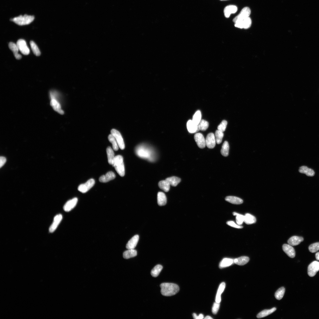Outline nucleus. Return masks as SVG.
I'll list each match as a JSON object with an SVG mask.
<instances>
[{
    "mask_svg": "<svg viewBox=\"0 0 319 319\" xmlns=\"http://www.w3.org/2000/svg\"><path fill=\"white\" fill-rule=\"evenodd\" d=\"M161 292L162 295L171 296L177 294L179 290V287L176 284L173 283H164L161 284Z\"/></svg>",
    "mask_w": 319,
    "mask_h": 319,
    "instance_id": "nucleus-1",
    "label": "nucleus"
},
{
    "mask_svg": "<svg viewBox=\"0 0 319 319\" xmlns=\"http://www.w3.org/2000/svg\"><path fill=\"white\" fill-rule=\"evenodd\" d=\"M112 166L120 176L123 177L125 176V167L122 156L118 155L115 156Z\"/></svg>",
    "mask_w": 319,
    "mask_h": 319,
    "instance_id": "nucleus-2",
    "label": "nucleus"
},
{
    "mask_svg": "<svg viewBox=\"0 0 319 319\" xmlns=\"http://www.w3.org/2000/svg\"><path fill=\"white\" fill-rule=\"evenodd\" d=\"M57 93L55 91H51L50 92V97L51 99L50 105L55 111L60 114L63 115L64 112L61 109L59 102L57 99Z\"/></svg>",
    "mask_w": 319,
    "mask_h": 319,
    "instance_id": "nucleus-3",
    "label": "nucleus"
},
{
    "mask_svg": "<svg viewBox=\"0 0 319 319\" xmlns=\"http://www.w3.org/2000/svg\"><path fill=\"white\" fill-rule=\"evenodd\" d=\"M34 19L35 17L33 16L25 15L15 17L12 19V21L19 25L23 26L30 24Z\"/></svg>",
    "mask_w": 319,
    "mask_h": 319,
    "instance_id": "nucleus-4",
    "label": "nucleus"
},
{
    "mask_svg": "<svg viewBox=\"0 0 319 319\" xmlns=\"http://www.w3.org/2000/svg\"><path fill=\"white\" fill-rule=\"evenodd\" d=\"M251 13L250 9L248 7H245L242 9L239 15L233 19V22L235 23L243 21L249 17Z\"/></svg>",
    "mask_w": 319,
    "mask_h": 319,
    "instance_id": "nucleus-5",
    "label": "nucleus"
},
{
    "mask_svg": "<svg viewBox=\"0 0 319 319\" xmlns=\"http://www.w3.org/2000/svg\"><path fill=\"white\" fill-rule=\"evenodd\" d=\"M95 181L93 179L89 180L86 183L81 184L78 188V190L83 193L88 192L94 185Z\"/></svg>",
    "mask_w": 319,
    "mask_h": 319,
    "instance_id": "nucleus-6",
    "label": "nucleus"
},
{
    "mask_svg": "<svg viewBox=\"0 0 319 319\" xmlns=\"http://www.w3.org/2000/svg\"><path fill=\"white\" fill-rule=\"evenodd\" d=\"M111 134L115 138L120 149L122 150L124 149L125 148V143L120 132L115 129H113L111 130Z\"/></svg>",
    "mask_w": 319,
    "mask_h": 319,
    "instance_id": "nucleus-7",
    "label": "nucleus"
},
{
    "mask_svg": "<svg viewBox=\"0 0 319 319\" xmlns=\"http://www.w3.org/2000/svg\"><path fill=\"white\" fill-rule=\"evenodd\" d=\"M17 45L19 50L24 55H27L30 53V50L28 47L26 41L20 39L17 42Z\"/></svg>",
    "mask_w": 319,
    "mask_h": 319,
    "instance_id": "nucleus-8",
    "label": "nucleus"
},
{
    "mask_svg": "<svg viewBox=\"0 0 319 319\" xmlns=\"http://www.w3.org/2000/svg\"><path fill=\"white\" fill-rule=\"evenodd\" d=\"M319 271V262L315 261L312 262L308 266L307 273L310 277H313Z\"/></svg>",
    "mask_w": 319,
    "mask_h": 319,
    "instance_id": "nucleus-9",
    "label": "nucleus"
},
{
    "mask_svg": "<svg viewBox=\"0 0 319 319\" xmlns=\"http://www.w3.org/2000/svg\"><path fill=\"white\" fill-rule=\"evenodd\" d=\"M252 22L250 18L248 17L243 21L235 23V26L240 29H248L250 27Z\"/></svg>",
    "mask_w": 319,
    "mask_h": 319,
    "instance_id": "nucleus-10",
    "label": "nucleus"
},
{
    "mask_svg": "<svg viewBox=\"0 0 319 319\" xmlns=\"http://www.w3.org/2000/svg\"><path fill=\"white\" fill-rule=\"evenodd\" d=\"M216 142L214 134L212 133L208 134L205 140L206 145L207 147L210 149L213 148L215 146Z\"/></svg>",
    "mask_w": 319,
    "mask_h": 319,
    "instance_id": "nucleus-11",
    "label": "nucleus"
},
{
    "mask_svg": "<svg viewBox=\"0 0 319 319\" xmlns=\"http://www.w3.org/2000/svg\"><path fill=\"white\" fill-rule=\"evenodd\" d=\"M194 139L198 147L200 148H204L206 145L205 140L201 133H197L194 136Z\"/></svg>",
    "mask_w": 319,
    "mask_h": 319,
    "instance_id": "nucleus-12",
    "label": "nucleus"
},
{
    "mask_svg": "<svg viewBox=\"0 0 319 319\" xmlns=\"http://www.w3.org/2000/svg\"><path fill=\"white\" fill-rule=\"evenodd\" d=\"M78 202V199L75 197L68 201L64 206V210L68 212L73 209L76 206Z\"/></svg>",
    "mask_w": 319,
    "mask_h": 319,
    "instance_id": "nucleus-13",
    "label": "nucleus"
},
{
    "mask_svg": "<svg viewBox=\"0 0 319 319\" xmlns=\"http://www.w3.org/2000/svg\"><path fill=\"white\" fill-rule=\"evenodd\" d=\"M282 249L283 251L289 257L293 258L295 257V250L292 246L289 244H284L282 246Z\"/></svg>",
    "mask_w": 319,
    "mask_h": 319,
    "instance_id": "nucleus-14",
    "label": "nucleus"
},
{
    "mask_svg": "<svg viewBox=\"0 0 319 319\" xmlns=\"http://www.w3.org/2000/svg\"><path fill=\"white\" fill-rule=\"evenodd\" d=\"M62 219L63 216L61 214L57 215L55 217L53 223L49 229V231L50 233H53L55 231Z\"/></svg>",
    "mask_w": 319,
    "mask_h": 319,
    "instance_id": "nucleus-15",
    "label": "nucleus"
},
{
    "mask_svg": "<svg viewBox=\"0 0 319 319\" xmlns=\"http://www.w3.org/2000/svg\"><path fill=\"white\" fill-rule=\"evenodd\" d=\"M115 177V175L113 172L109 171L105 175L101 176L99 179V181L101 182L106 183L114 179Z\"/></svg>",
    "mask_w": 319,
    "mask_h": 319,
    "instance_id": "nucleus-16",
    "label": "nucleus"
},
{
    "mask_svg": "<svg viewBox=\"0 0 319 319\" xmlns=\"http://www.w3.org/2000/svg\"><path fill=\"white\" fill-rule=\"evenodd\" d=\"M187 127L189 132L191 133L197 132L200 130L198 125L191 120L188 121L187 123Z\"/></svg>",
    "mask_w": 319,
    "mask_h": 319,
    "instance_id": "nucleus-17",
    "label": "nucleus"
},
{
    "mask_svg": "<svg viewBox=\"0 0 319 319\" xmlns=\"http://www.w3.org/2000/svg\"><path fill=\"white\" fill-rule=\"evenodd\" d=\"M238 10L237 7L235 6L230 5L225 7L224 13L225 17L229 18L231 14L235 13Z\"/></svg>",
    "mask_w": 319,
    "mask_h": 319,
    "instance_id": "nucleus-18",
    "label": "nucleus"
},
{
    "mask_svg": "<svg viewBox=\"0 0 319 319\" xmlns=\"http://www.w3.org/2000/svg\"><path fill=\"white\" fill-rule=\"evenodd\" d=\"M139 236L136 235L132 237L126 245V247L128 249H134L136 247L139 240Z\"/></svg>",
    "mask_w": 319,
    "mask_h": 319,
    "instance_id": "nucleus-19",
    "label": "nucleus"
},
{
    "mask_svg": "<svg viewBox=\"0 0 319 319\" xmlns=\"http://www.w3.org/2000/svg\"><path fill=\"white\" fill-rule=\"evenodd\" d=\"M303 240V238L302 237L294 236L290 238L287 242L289 245L292 246H296L300 244Z\"/></svg>",
    "mask_w": 319,
    "mask_h": 319,
    "instance_id": "nucleus-20",
    "label": "nucleus"
},
{
    "mask_svg": "<svg viewBox=\"0 0 319 319\" xmlns=\"http://www.w3.org/2000/svg\"><path fill=\"white\" fill-rule=\"evenodd\" d=\"M9 47L13 52L17 59L20 60L22 58V55L18 53L19 50L17 44L13 42H11L9 44Z\"/></svg>",
    "mask_w": 319,
    "mask_h": 319,
    "instance_id": "nucleus-21",
    "label": "nucleus"
},
{
    "mask_svg": "<svg viewBox=\"0 0 319 319\" xmlns=\"http://www.w3.org/2000/svg\"><path fill=\"white\" fill-rule=\"evenodd\" d=\"M157 202L160 206L165 205L167 203V198L165 194L161 192H159L157 195Z\"/></svg>",
    "mask_w": 319,
    "mask_h": 319,
    "instance_id": "nucleus-22",
    "label": "nucleus"
},
{
    "mask_svg": "<svg viewBox=\"0 0 319 319\" xmlns=\"http://www.w3.org/2000/svg\"><path fill=\"white\" fill-rule=\"evenodd\" d=\"M225 200L231 204L235 205H240L243 202V200L237 197L233 196H229L226 197Z\"/></svg>",
    "mask_w": 319,
    "mask_h": 319,
    "instance_id": "nucleus-23",
    "label": "nucleus"
},
{
    "mask_svg": "<svg viewBox=\"0 0 319 319\" xmlns=\"http://www.w3.org/2000/svg\"><path fill=\"white\" fill-rule=\"evenodd\" d=\"M234 263V259H232L225 258L220 262L219 265L220 269H223L229 266Z\"/></svg>",
    "mask_w": 319,
    "mask_h": 319,
    "instance_id": "nucleus-24",
    "label": "nucleus"
},
{
    "mask_svg": "<svg viewBox=\"0 0 319 319\" xmlns=\"http://www.w3.org/2000/svg\"><path fill=\"white\" fill-rule=\"evenodd\" d=\"M225 287V284L224 282H222L219 285L216 297V302L220 303L221 302V295L224 291Z\"/></svg>",
    "mask_w": 319,
    "mask_h": 319,
    "instance_id": "nucleus-25",
    "label": "nucleus"
},
{
    "mask_svg": "<svg viewBox=\"0 0 319 319\" xmlns=\"http://www.w3.org/2000/svg\"><path fill=\"white\" fill-rule=\"evenodd\" d=\"M299 171L301 173L305 174L307 176H313L315 175V172L311 169L306 166H302L299 168Z\"/></svg>",
    "mask_w": 319,
    "mask_h": 319,
    "instance_id": "nucleus-26",
    "label": "nucleus"
},
{
    "mask_svg": "<svg viewBox=\"0 0 319 319\" xmlns=\"http://www.w3.org/2000/svg\"><path fill=\"white\" fill-rule=\"evenodd\" d=\"M249 260L248 257L242 256L234 259L235 264L240 266H243L247 263Z\"/></svg>",
    "mask_w": 319,
    "mask_h": 319,
    "instance_id": "nucleus-27",
    "label": "nucleus"
},
{
    "mask_svg": "<svg viewBox=\"0 0 319 319\" xmlns=\"http://www.w3.org/2000/svg\"><path fill=\"white\" fill-rule=\"evenodd\" d=\"M137 150V154L140 157L145 158H149L150 156V152L148 150L143 148H139Z\"/></svg>",
    "mask_w": 319,
    "mask_h": 319,
    "instance_id": "nucleus-28",
    "label": "nucleus"
},
{
    "mask_svg": "<svg viewBox=\"0 0 319 319\" xmlns=\"http://www.w3.org/2000/svg\"><path fill=\"white\" fill-rule=\"evenodd\" d=\"M137 254V251L135 249H128L124 252L123 256L125 259H128L136 256Z\"/></svg>",
    "mask_w": 319,
    "mask_h": 319,
    "instance_id": "nucleus-29",
    "label": "nucleus"
},
{
    "mask_svg": "<svg viewBox=\"0 0 319 319\" xmlns=\"http://www.w3.org/2000/svg\"><path fill=\"white\" fill-rule=\"evenodd\" d=\"M276 310V308L274 307L270 309L263 310L258 314L257 318H259L264 317L271 314Z\"/></svg>",
    "mask_w": 319,
    "mask_h": 319,
    "instance_id": "nucleus-30",
    "label": "nucleus"
},
{
    "mask_svg": "<svg viewBox=\"0 0 319 319\" xmlns=\"http://www.w3.org/2000/svg\"><path fill=\"white\" fill-rule=\"evenodd\" d=\"M107 153L108 163L112 165L115 157L114 152L111 147H108L107 149Z\"/></svg>",
    "mask_w": 319,
    "mask_h": 319,
    "instance_id": "nucleus-31",
    "label": "nucleus"
},
{
    "mask_svg": "<svg viewBox=\"0 0 319 319\" xmlns=\"http://www.w3.org/2000/svg\"><path fill=\"white\" fill-rule=\"evenodd\" d=\"M256 219L253 215L246 213L244 215V222L247 225H250L256 223Z\"/></svg>",
    "mask_w": 319,
    "mask_h": 319,
    "instance_id": "nucleus-32",
    "label": "nucleus"
},
{
    "mask_svg": "<svg viewBox=\"0 0 319 319\" xmlns=\"http://www.w3.org/2000/svg\"><path fill=\"white\" fill-rule=\"evenodd\" d=\"M170 185L166 180L160 181L158 183L159 188L166 192H168L170 189Z\"/></svg>",
    "mask_w": 319,
    "mask_h": 319,
    "instance_id": "nucleus-33",
    "label": "nucleus"
},
{
    "mask_svg": "<svg viewBox=\"0 0 319 319\" xmlns=\"http://www.w3.org/2000/svg\"><path fill=\"white\" fill-rule=\"evenodd\" d=\"M170 184V185L176 187L180 182L181 179L176 176H172L167 178L166 179Z\"/></svg>",
    "mask_w": 319,
    "mask_h": 319,
    "instance_id": "nucleus-34",
    "label": "nucleus"
},
{
    "mask_svg": "<svg viewBox=\"0 0 319 319\" xmlns=\"http://www.w3.org/2000/svg\"><path fill=\"white\" fill-rule=\"evenodd\" d=\"M229 146L228 142L225 141L224 143L221 150V153L222 155L224 157H227L229 155Z\"/></svg>",
    "mask_w": 319,
    "mask_h": 319,
    "instance_id": "nucleus-35",
    "label": "nucleus"
},
{
    "mask_svg": "<svg viewBox=\"0 0 319 319\" xmlns=\"http://www.w3.org/2000/svg\"><path fill=\"white\" fill-rule=\"evenodd\" d=\"M163 268V266L161 265H156L151 270V275L153 277H157L159 275Z\"/></svg>",
    "mask_w": 319,
    "mask_h": 319,
    "instance_id": "nucleus-36",
    "label": "nucleus"
},
{
    "mask_svg": "<svg viewBox=\"0 0 319 319\" xmlns=\"http://www.w3.org/2000/svg\"><path fill=\"white\" fill-rule=\"evenodd\" d=\"M108 138L109 141L112 144L113 150L115 151L118 150L119 146L115 137L111 134L109 135Z\"/></svg>",
    "mask_w": 319,
    "mask_h": 319,
    "instance_id": "nucleus-37",
    "label": "nucleus"
},
{
    "mask_svg": "<svg viewBox=\"0 0 319 319\" xmlns=\"http://www.w3.org/2000/svg\"><path fill=\"white\" fill-rule=\"evenodd\" d=\"M285 292V289L284 287L279 288L275 292V297L278 300H281L283 297Z\"/></svg>",
    "mask_w": 319,
    "mask_h": 319,
    "instance_id": "nucleus-38",
    "label": "nucleus"
},
{
    "mask_svg": "<svg viewBox=\"0 0 319 319\" xmlns=\"http://www.w3.org/2000/svg\"><path fill=\"white\" fill-rule=\"evenodd\" d=\"M30 45L32 50L34 54L37 56H40L41 52L36 44L33 41H31Z\"/></svg>",
    "mask_w": 319,
    "mask_h": 319,
    "instance_id": "nucleus-39",
    "label": "nucleus"
},
{
    "mask_svg": "<svg viewBox=\"0 0 319 319\" xmlns=\"http://www.w3.org/2000/svg\"><path fill=\"white\" fill-rule=\"evenodd\" d=\"M215 136L217 144H219L221 143L224 136L223 132L218 130H217L215 132Z\"/></svg>",
    "mask_w": 319,
    "mask_h": 319,
    "instance_id": "nucleus-40",
    "label": "nucleus"
},
{
    "mask_svg": "<svg viewBox=\"0 0 319 319\" xmlns=\"http://www.w3.org/2000/svg\"><path fill=\"white\" fill-rule=\"evenodd\" d=\"M201 112L200 111L198 110L194 115L192 120L195 124L198 125L201 120Z\"/></svg>",
    "mask_w": 319,
    "mask_h": 319,
    "instance_id": "nucleus-41",
    "label": "nucleus"
},
{
    "mask_svg": "<svg viewBox=\"0 0 319 319\" xmlns=\"http://www.w3.org/2000/svg\"><path fill=\"white\" fill-rule=\"evenodd\" d=\"M198 125L200 130L205 131L208 128L209 124L207 121L204 120H202Z\"/></svg>",
    "mask_w": 319,
    "mask_h": 319,
    "instance_id": "nucleus-42",
    "label": "nucleus"
},
{
    "mask_svg": "<svg viewBox=\"0 0 319 319\" xmlns=\"http://www.w3.org/2000/svg\"><path fill=\"white\" fill-rule=\"evenodd\" d=\"M233 215L236 216V220L237 224L241 225L244 222V216L236 212H233Z\"/></svg>",
    "mask_w": 319,
    "mask_h": 319,
    "instance_id": "nucleus-43",
    "label": "nucleus"
},
{
    "mask_svg": "<svg viewBox=\"0 0 319 319\" xmlns=\"http://www.w3.org/2000/svg\"><path fill=\"white\" fill-rule=\"evenodd\" d=\"M309 249L310 252L312 253H315L319 250V242H317L311 244L309 247Z\"/></svg>",
    "mask_w": 319,
    "mask_h": 319,
    "instance_id": "nucleus-44",
    "label": "nucleus"
},
{
    "mask_svg": "<svg viewBox=\"0 0 319 319\" xmlns=\"http://www.w3.org/2000/svg\"><path fill=\"white\" fill-rule=\"evenodd\" d=\"M227 124V122L226 121L223 120L218 126V130L223 132H224L226 128Z\"/></svg>",
    "mask_w": 319,
    "mask_h": 319,
    "instance_id": "nucleus-45",
    "label": "nucleus"
},
{
    "mask_svg": "<svg viewBox=\"0 0 319 319\" xmlns=\"http://www.w3.org/2000/svg\"><path fill=\"white\" fill-rule=\"evenodd\" d=\"M220 307V303H218L216 302H214L212 308V313L214 314H216L219 310Z\"/></svg>",
    "mask_w": 319,
    "mask_h": 319,
    "instance_id": "nucleus-46",
    "label": "nucleus"
},
{
    "mask_svg": "<svg viewBox=\"0 0 319 319\" xmlns=\"http://www.w3.org/2000/svg\"><path fill=\"white\" fill-rule=\"evenodd\" d=\"M227 224L228 225L234 228L239 229L243 228V226L236 224L234 221H228L227 222Z\"/></svg>",
    "mask_w": 319,
    "mask_h": 319,
    "instance_id": "nucleus-47",
    "label": "nucleus"
},
{
    "mask_svg": "<svg viewBox=\"0 0 319 319\" xmlns=\"http://www.w3.org/2000/svg\"><path fill=\"white\" fill-rule=\"evenodd\" d=\"M6 161V158L3 156H1L0 158V167L1 168L5 163Z\"/></svg>",
    "mask_w": 319,
    "mask_h": 319,
    "instance_id": "nucleus-48",
    "label": "nucleus"
},
{
    "mask_svg": "<svg viewBox=\"0 0 319 319\" xmlns=\"http://www.w3.org/2000/svg\"><path fill=\"white\" fill-rule=\"evenodd\" d=\"M192 315L193 318L195 319H202L204 318V315L202 314H200L198 316L196 313H193Z\"/></svg>",
    "mask_w": 319,
    "mask_h": 319,
    "instance_id": "nucleus-49",
    "label": "nucleus"
},
{
    "mask_svg": "<svg viewBox=\"0 0 319 319\" xmlns=\"http://www.w3.org/2000/svg\"><path fill=\"white\" fill-rule=\"evenodd\" d=\"M315 257L317 260H319V252H317L315 254Z\"/></svg>",
    "mask_w": 319,
    "mask_h": 319,
    "instance_id": "nucleus-50",
    "label": "nucleus"
},
{
    "mask_svg": "<svg viewBox=\"0 0 319 319\" xmlns=\"http://www.w3.org/2000/svg\"><path fill=\"white\" fill-rule=\"evenodd\" d=\"M205 319H212V318L211 316H210L207 315V316H206L205 317Z\"/></svg>",
    "mask_w": 319,
    "mask_h": 319,
    "instance_id": "nucleus-51",
    "label": "nucleus"
},
{
    "mask_svg": "<svg viewBox=\"0 0 319 319\" xmlns=\"http://www.w3.org/2000/svg\"><path fill=\"white\" fill-rule=\"evenodd\" d=\"M220 1H227V0H220Z\"/></svg>",
    "mask_w": 319,
    "mask_h": 319,
    "instance_id": "nucleus-52",
    "label": "nucleus"
}]
</instances>
